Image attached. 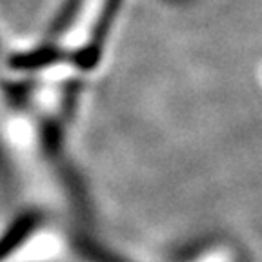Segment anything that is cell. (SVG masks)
I'll use <instances>...</instances> for the list:
<instances>
[{"label":"cell","instance_id":"obj_1","mask_svg":"<svg viewBox=\"0 0 262 262\" xmlns=\"http://www.w3.org/2000/svg\"><path fill=\"white\" fill-rule=\"evenodd\" d=\"M113 0H75L62 29V46L82 48L95 37Z\"/></svg>","mask_w":262,"mask_h":262}]
</instances>
